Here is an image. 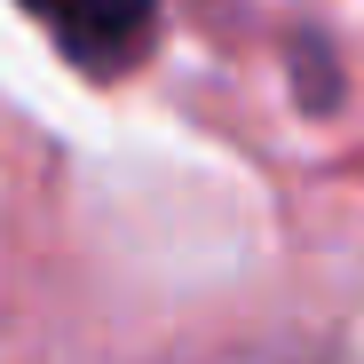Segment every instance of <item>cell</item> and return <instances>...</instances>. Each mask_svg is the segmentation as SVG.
I'll return each mask as SVG.
<instances>
[{
  "instance_id": "cell-1",
  "label": "cell",
  "mask_w": 364,
  "mask_h": 364,
  "mask_svg": "<svg viewBox=\"0 0 364 364\" xmlns=\"http://www.w3.org/2000/svg\"><path fill=\"white\" fill-rule=\"evenodd\" d=\"M24 9L55 32V48L87 72H119L127 55H143L159 0H24Z\"/></svg>"
}]
</instances>
